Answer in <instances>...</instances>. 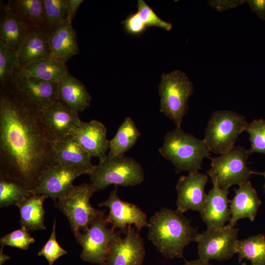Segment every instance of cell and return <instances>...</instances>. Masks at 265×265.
Listing matches in <instances>:
<instances>
[{
	"label": "cell",
	"mask_w": 265,
	"mask_h": 265,
	"mask_svg": "<svg viewBox=\"0 0 265 265\" xmlns=\"http://www.w3.org/2000/svg\"><path fill=\"white\" fill-rule=\"evenodd\" d=\"M140 135L141 132L132 119L130 117L125 118L115 136L109 140V151L107 155H124L133 147Z\"/></svg>",
	"instance_id": "83f0119b"
},
{
	"label": "cell",
	"mask_w": 265,
	"mask_h": 265,
	"mask_svg": "<svg viewBox=\"0 0 265 265\" xmlns=\"http://www.w3.org/2000/svg\"><path fill=\"white\" fill-rule=\"evenodd\" d=\"M98 206L109 208V212L106 220L108 224L112 225L111 228L114 230L119 229L120 232L125 233L133 225L136 230L139 232L142 228L150 226L146 214L143 211L136 205L119 198L117 186H115L108 198Z\"/></svg>",
	"instance_id": "8fae6325"
},
{
	"label": "cell",
	"mask_w": 265,
	"mask_h": 265,
	"mask_svg": "<svg viewBox=\"0 0 265 265\" xmlns=\"http://www.w3.org/2000/svg\"><path fill=\"white\" fill-rule=\"evenodd\" d=\"M122 24L126 32L132 35H137L143 33L147 27L141 20L137 12L129 15L123 21Z\"/></svg>",
	"instance_id": "8d00e7d4"
},
{
	"label": "cell",
	"mask_w": 265,
	"mask_h": 265,
	"mask_svg": "<svg viewBox=\"0 0 265 265\" xmlns=\"http://www.w3.org/2000/svg\"><path fill=\"white\" fill-rule=\"evenodd\" d=\"M95 192L91 183L73 185L62 197L54 201L55 206L67 218L77 242L102 212L90 204V199Z\"/></svg>",
	"instance_id": "5b68a950"
},
{
	"label": "cell",
	"mask_w": 265,
	"mask_h": 265,
	"mask_svg": "<svg viewBox=\"0 0 265 265\" xmlns=\"http://www.w3.org/2000/svg\"><path fill=\"white\" fill-rule=\"evenodd\" d=\"M3 247H1L0 252V265H2L6 261L10 259V257L2 252Z\"/></svg>",
	"instance_id": "b9f144b4"
},
{
	"label": "cell",
	"mask_w": 265,
	"mask_h": 265,
	"mask_svg": "<svg viewBox=\"0 0 265 265\" xmlns=\"http://www.w3.org/2000/svg\"><path fill=\"white\" fill-rule=\"evenodd\" d=\"M249 156L244 147L234 146L228 152L211 159V168L207 174L222 189H228L234 185L240 186L253 174L247 166Z\"/></svg>",
	"instance_id": "ba28073f"
},
{
	"label": "cell",
	"mask_w": 265,
	"mask_h": 265,
	"mask_svg": "<svg viewBox=\"0 0 265 265\" xmlns=\"http://www.w3.org/2000/svg\"><path fill=\"white\" fill-rule=\"evenodd\" d=\"M48 197L44 194H32L16 205L20 211L21 225L31 231L46 229L43 203Z\"/></svg>",
	"instance_id": "4316f807"
},
{
	"label": "cell",
	"mask_w": 265,
	"mask_h": 265,
	"mask_svg": "<svg viewBox=\"0 0 265 265\" xmlns=\"http://www.w3.org/2000/svg\"><path fill=\"white\" fill-rule=\"evenodd\" d=\"M244 132L249 134L250 148L247 150L250 155L254 153L265 154V120H254L247 125Z\"/></svg>",
	"instance_id": "d6a6232c"
},
{
	"label": "cell",
	"mask_w": 265,
	"mask_h": 265,
	"mask_svg": "<svg viewBox=\"0 0 265 265\" xmlns=\"http://www.w3.org/2000/svg\"><path fill=\"white\" fill-rule=\"evenodd\" d=\"M31 191L15 181L0 178V207L16 205L25 198L31 196Z\"/></svg>",
	"instance_id": "f546056e"
},
{
	"label": "cell",
	"mask_w": 265,
	"mask_h": 265,
	"mask_svg": "<svg viewBox=\"0 0 265 265\" xmlns=\"http://www.w3.org/2000/svg\"><path fill=\"white\" fill-rule=\"evenodd\" d=\"M245 0H208L209 5L218 11H223L242 4Z\"/></svg>",
	"instance_id": "74e56055"
},
{
	"label": "cell",
	"mask_w": 265,
	"mask_h": 265,
	"mask_svg": "<svg viewBox=\"0 0 265 265\" xmlns=\"http://www.w3.org/2000/svg\"><path fill=\"white\" fill-rule=\"evenodd\" d=\"M49 34L42 29L28 28L17 52L20 66H25L38 59L53 58Z\"/></svg>",
	"instance_id": "44dd1931"
},
{
	"label": "cell",
	"mask_w": 265,
	"mask_h": 265,
	"mask_svg": "<svg viewBox=\"0 0 265 265\" xmlns=\"http://www.w3.org/2000/svg\"><path fill=\"white\" fill-rule=\"evenodd\" d=\"M72 136L91 157H98L100 161L106 158L109 140L106 138V129L101 122L81 121Z\"/></svg>",
	"instance_id": "2e32d148"
},
{
	"label": "cell",
	"mask_w": 265,
	"mask_h": 265,
	"mask_svg": "<svg viewBox=\"0 0 265 265\" xmlns=\"http://www.w3.org/2000/svg\"><path fill=\"white\" fill-rule=\"evenodd\" d=\"M253 174H256L262 175L265 178V171L263 172H254V171H253ZM263 188H264V191H265V184H264V185L263 186Z\"/></svg>",
	"instance_id": "7bdbcfd3"
},
{
	"label": "cell",
	"mask_w": 265,
	"mask_h": 265,
	"mask_svg": "<svg viewBox=\"0 0 265 265\" xmlns=\"http://www.w3.org/2000/svg\"><path fill=\"white\" fill-rule=\"evenodd\" d=\"M193 85L186 75L176 70L163 73L159 85L160 111L181 127L188 109V100L193 92Z\"/></svg>",
	"instance_id": "8992f818"
},
{
	"label": "cell",
	"mask_w": 265,
	"mask_h": 265,
	"mask_svg": "<svg viewBox=\"0 0 265 265\" xmlns=\"http://www.w3.org/2000/svg\"><path fill=\"white\" fill-rule=\"evenodd\" d=\"M56 163L69 166L81 173L89 175L95 168L88 152L72 137L63 141H53Z\"/></svg>",
	"instance_id": "d6986e66"
},
{
	"label": "cell",
	"mask_w": 265,
	"mask_h": 265,
	"mask_svg": "<svg viewBox=\"0 0 265 265\" xmlns=\"http://www.w3.org/2000/svg\"><path fill=\"white\" fill-rule=\"evenodd\" d=\"M241 265H247L245 263H242Z\"/></svg>",
	"instance_id": "ee69618b"
},
{
	"label": "cell",
	"mask_w": 265,
	"mask_h": 265,
	"mask_svg": "<svg viewBox=\"0 0 265 265\" xmlns=\"http://www.w3.org/2000/svg\"><path fill=\"white\" fill-rule=\"evenodd\" d=\"M41 120L53 141L72 137L81 121L78 113L57 101L47 107H40Z\"/></svg>",
	"instance_id": "7c38bea8"
},
{
	"label": "cell",
	"mask_w": 265,
	"mask_h": 265,
	"mask_svg": "<svg viewBox=\"0 0 265 265\" xmlns=\"http://www.w3.org/2000/svg\"><path fill=\"white\" fill-rule=\"evenodd\" d=\"M0 40L17 53L29 27L10 10L7 4L1 5Z\"/></svg>",
	"instance_id": "d4e9b609"
},
{
	"label": "cell",
	"mask_w": 265,
	"mask_h": 265,
	"mask_svg": "<svg viewBox=\"0 0 265 265\" xmlns=\"http://www.w3.org/2000/svg\"><path fill=\"white\" fill-rule=\"evenodd\" d=\"M69 73L65 64L50 58L38 59L25 66H20L14 75L59 82Z\"/></svg>",
	"instance_id": "cb8c5ba5"
},
{
	"label": "cell",
	"mask_w": 265,
	"mask_h": 265,
	"mask_svg": "<svg viewBox=\"0 0 265 265\" xmlns=\"http://www.w3.org/2000/svg\"><path fill=\"white\" fill-rule=\"evenodd\" d=\"M208 181V176L198 171L180 177L176 186V210L183 213L191 210L201 213L206 200L205 187Z\"/></svg>",
	"instance_id": "5bb4252c"
},
{
	"label": "cell",
	"mask_w": 265,
	"mask_h": 265,
	"mask_svg": "<svg viewBox=\"0 0 265 265\" xmlns=\"http://www.w3.org/2000/svg\"><path fill=\"white\" fill-rule=\"evenodd\" d=\"M246 2L259 18L265 20V0H248Z\"/></svg>",
	"instance_id": "f35d334b"
},
{
	"label": "cell",
	"mask_w": 265,
	"mask_h": 265,
	"mask_svg": "<svg viewBox=\"0 0 265 265\" xmlns=\"http://www.w3.org/2000/svg\"><path fill=\"white\" fill-rule=\"evenodd\" d=\"M13 81L27 99L39 107H49L58 101V82L16 75Z\"/></svg>",
	"instance_id": "e0dca14e"
},
{
	"label": "cell",
	"mask_w": 265,
	"mask_h": 265,
	"mask_svg": "<svg viewBox=\"0 0 265 265\" xmlns=\"http://www.w3.org/2000/svg\"><path fill=\"white\" fill-rule=\"evenodd\" d=\"M49 40L52 57L61 63L79 53L77 33L68 20L50 33Z\"/></svg>",
	"instance_id": "7402d4cb"
},
{
	"label": "cell",
	"mask_w": 265,
	"mask_h": 265,
	"mask_svg": "<svg viewBox=\"0 0 265 265\" xmlns=\"http://www.w3.org/2000/svg\"><path fill=\"white\" fill-rule=\"evenodd\" d=\"M82 175L69 166L55 164L47 168L40 176L32 194H44L54 201L62 197L73 185L74 181Z\"/></svg>",
	"instance_id": "9a60e30c"
},
{
	"label": "cell",
	"mask_w": 265,
	"mask_h": 265,
	"mask_svg": "<svg viewBox=\"0 0 265 265\" xmlns=\"http://www.w3.org/2000/svg\"><path fill=\"white\" fill-rule=\"evenodd\" d=\"M53 142L41 120L40 107L13 80L0 84V178L31 191L44 171L56 164Z\"/></svg>",
	"instance_id": "6da1fadb"
},
{
	"label": "cell",
	"mask_w": 265,
	"mask_h": 265,
	"mask_svg": "<svg viewBox=\"0 0 265 265\" xmlns=\"http://www.w3.org/2000/svg\"><path fill=\"white\" fill-rule=\"evenodd\" d=\"M56 219L53 221L52 232L51 236L42 249L38 252V256H43L47 260L49 265H53V263L60 257L68 253L58 244L56 239Z\"/></svg>",
	"instance_id": "d590c367"
},
{
	"label": "cell",
	"mask_w": 265,
	"mask_h": 265,
	"mask_svg": "<svg viewBox=\"0 0 265 265\" xmlns=\"http://www.w3.org/2000/svg\"><path fill=\"white\" fill-rule=\"evenodd\" d=\"M7 4L26 26L42 29L49 33L43 12L42 0H10Z\"/></svg>",
	"instance_id": "484cf974"
},
{
	"label": "cell",
	"mask_w": 265,
	"mask_h": 265,
	"mask_svg": "<svg viewBox=\"0 0 265 265\" xmlns=\"http://www.w3.org/2000/svg\"><path fill=\"white\" fill-rule=\"evenodd\" d=\"M236 253L240 262L246 259L252 265H265V235L259 234L238 240Z\"/></svg>",
	"instance_id": "f1b7e54d"
},
{
	"label": "cell",
	"mask_w": 265,
	"mask_h": 265,
	"mask_svg": "<svg viewBox=\"0 0 265 265\" xmlns=\"http://www.w3.org/2000/svg\"><path fill=\"white\" fill-rule=\"evenodd\" d=\"M84 1L83 0H67L68 18L67 20L72 23L76 12L81 4Z\"/></svg>",
	"instance_id": "ab89813d"
},
{
	"label": "cell",
	"mask_w": 265,
	"mask_h": 265,
	"mask_svg": "<svg viewBox=\"0 0 265 265\" xmlns=\"http://www.w3.org/2000/svg\"><path fill=\"white\" fill-rule=\"evenodd\" d=\"M95 191L108 186H132L140 185L144 180L142 166L135 159L124 155L109 156L95 166L89 175Z\"/></svg>",
	"instance_id": "277c9868"
},
{
	"label": "cell",
	"mask_w": 265,
	"mask_h": 265,
	"mask_svg": "<svg viewBox=\"0 0 265 265\" xmlns=\"http://www.w3.org/2000/svg\"><path fill=\"white\" fill-rule=\"evenodd\" d=\"M230 203L231 218L227 225L233 228L240 219L248 218L253 221L262 202L251 183L247 181L235 190Z\"/></svg>",
	"instance_id": "ffe728a7"
},
{
	"label": "cell",
	"mask_w": 265,
	"mask_h": 265,
	"mask_svg": "<svg viewBox=\"0 0 265 265\" xmlns=\"http://www.w3.org/2000/svg\"><path fill=\"white\" fill-rule=\"evenodd\" d=\"M211 179L213 187L207 195L203 210L200 213L207 229L223 227L231 218L228 189L220 188L215 179Z\"/></svg>",
	"instance_id": "ac0fdd59"
},
{
	"label": "cell",
	"mask_w": 265,
	"mask_h": 265,
	"mask_svg": "<svg viewBox=\"0 0 265 265\" xmlns=\"http://www.w3.org/2000/svg\"><path fill=\"white\" fill-rule=\"evenodd\" d=\"M43 9L49 33L67 20V0H42Z\"/></svg>",
	"instance_id": "4dcf8cb0"
},
{
	"label": "cell",
	"mask_w": 265,
	"mask_h": 265,
	"mask_svg": "<svg viewBox=\"0 0 265 265\" xmlns=\"http://www.w3.org/2000/svg\"><path fill=\"white\" fill-rule=\"evenodd\" d=\"M19 67L17 53L0 40V84L13 80Z\"/></svg>",
	"instance_id": "1f68e13d"
},
{
	"label": "cell",
	"mask_w": 265,
	"mask_h": 265,
	"mask_svg": "<svg viewBox=\"0 0 265 265\" xmlns=\"http://www.w3.org/2000/svg\"><path fill=\"white\" fill-rule=\"evenodd\" d=\"M106 216L102 212L83 233L78 241L82 247L80 255L84 261L106 265L108 247L114 240L121 237L120 232L107 227Z\"/></svg>",
	"instance_id": "9c48e42d"
},
{
	"label": "cell",
	"mask_w": 265,
	"mask_h": 265,
	"mask_svg": "<svg viewBox=\"0 0 265 265\" xmlns=\"http://www.w3.org/2000/svg\"><path fill=\"white\" fill-rule=\"evenodd\" d=\"M28 231L25 226L21 225L20 229L3 236L0 239L1 247L7 245L27 250L35 242Z\"/></svg>",
	"instance_id": "836d02e7"
},
{
	"label": "cell",
	"mask_w": 265,
	"mask_h": 265,
	"mask_svg": "<svg viewBox=\"0 0 265 265\" xmlns=\"http://www.w3.org/2000/svg\"><path fill=\"white\" fill-rule=\"evenodd\" d=\"M139 17L147 27L155 26L170 31L172 25L162 20L150 6L143 0L137 1V11Z\"/></svg>",
	"instance_id": "e575fe53"
},
{
	"label": "cell",
	"mask_w": 265,
	"mask_h": 265,
	"mask_svg": "<svg viewBox=\"0 0 265 265\" xmlns=\"http://www.w3.org/2000/svg\"><path fill=\"white\" fill-rule=\"evenodd\" d=\"M149 223L148 239L168 259L184 258L185 247L198 234L190 220L177 210L162 208L151 217Z\"/></svg>",
	"instance_id": "7a4b0ae2"
},
{
	"label": "cell",
	"mask_w": 265,
	"mask_h": 265,
	"mask_svg": "<svg viewBox=\"0 0 265 265\" xmlns=\"http://www.w3.org/2000/svg\"><path fill=\"white\" fill-rule=\"evenodd\" d=\"M238 229L227 225L223 227L207 229L197 234V253L201 260L222 261L231 259L236 253Z\"/></svg>",
	"instance_id": "30bf717a"
},
{
	"label": "cell",
	"mask_w": 265,
	"mask_h": 265,
	"mask_svg": "<svg viewBox=\"0 0 265 265\" xmlns=\"http://www.w3.org/2000/svg\"><path fill=\"white\" fill-rule=\"evenodd\" d=\"M58 101L76 113L89 106L92 99L85 85L69 73L58 82Z\"/></svg>",
	"instance_id": "603a6c76"
},
{
	"label": "cell",
	"mask_w": 265,
	"mask_h": 265,
	"mask_svg": "<svg viewBox=\"0 0 265 265\" xmlns=\"http://www.w3.org/2000/svg\"><path fill=\"white\" fill-rule=\"evenodd\" d=\"M125 236L113 240L106 256V265H142L146 251L144 241L135 228L131 227Z\"/></svg>",
	"instance_id": "4fadbf2b"
},
{
	"label": "cell",
	"mask_w": 265,
	"mask_h": 265,
	"mask_svg": "<svg viewBox=\"0 0 265 265\" xmlns=\"http://www.w3.org/2000/svg\"><path fill=\"white\" fill-rule=\"evenodd\" d=\"M160 154L173 164L176 173L194 172L201 169L203 160L210 158V151L204 139L176 127L166 132Z\"/></svg>",
	"instance_id": "3957f363"
},
{
	"label": "cell",
	"mask_w": 265,
	"mask_h": 265,
	"mask_svg": "<svg viewBox=\"0 0 265 265\" xmlns=\"http://www.w3.org/2000/svg\"><path fill=\"white\" fill-rule=\"evenodd\" d=\"M248 124L246 118L236 112L227 110L213 112L208 122L204 138L209 151L221 155L231 150Z\"/></svg>",
	"instance_id": "52a82bcc"
},
{
	"label": "cell",
	"mask_w": 265,
	"mask_h": 265,
	"mask_svg": "<svg viewBox=\"0 0 265 265\" xmlns=\"http://www.w3.org/2000/svg\"><path fill=\"white\" fill-rule=\"evenodd\" d=\"M184 265H212L209 264V262H206L198 259L192 261L185 260V263Z\"/></svg>",
	"instance_id": "60d3db41"
}]
</instances>
